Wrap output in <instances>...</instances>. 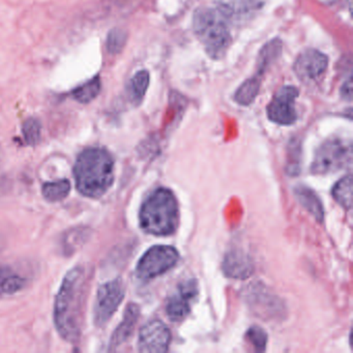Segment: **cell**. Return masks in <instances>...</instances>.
Instances as JSON below:
<instances>
[{"label":"cell","instance_id":"9c48e42d","mask_svg":"<svg viewBox=\"0 0 353 353\" xmlns=\"http://www.w3.org/2000/svg\"><path fill=\"white\" fill-rule=\"evenodd\" d=\"M170 341L171 332L168 326L161 320H150L140 330L138 350L148 353L166 352Z\"/></svg>","mask_w":353,"mask_h":353},{"label":"cell","instance_id":"ffe728a7","mask_svg":"<svg viewBox=\"0 0 353 353\" xmlns=\"http://www.w3.org/2000/svg\"><path fill=\"white\" fill-rule=\"evenodd\" d=\"M261 79L262 78L259 76L254 75L243 81L235 92V102L241 106H250L259 94L260 88H261Z\"/></svg>","mask_w":353,"mask_h":353},{"label":"cell","instance_id":"83f0119b","mask_svg":"<svg viewBox=\"0 0 353 353\" xmlns=\"http://www.w3.org/2000/svg\"><path fill=\"white\" fill-rule=\"evenodd\" d=\"M340 94L343 100L347 101V102H351V100H352V80H351V76H349L346 81L343 83L340 90Z\"/></svg>","mask_w":353,"mask_h":353},{"label":"cell","instance_id":"6da1fadb","mask_svg":"<svg viewBox=\"0 0 353 353\" xmlns=\"http://www.w3.org/2000/svg\"><path fill=\"white\" fill-rule=\"evenodd\" d=\"M85 288V268L75 266L65 274L55 299V327L59 336L69 343L78 342L81 336Z\"/></svg>","mask_w":353,"mask_h":353},{"label":"cell","instance_id":"9a60e30c","mask_svg":"<svg viewBox=\"0 0 353 353\" xmlns=\"http://www.w3.org/2000/svg\"><path fill=\"white\" fill-rule=\"evenodd\" d=\"M139 307L136 303H130L125 309V314H123V320L111 336L110 342H109V350H115L131 338L138 319H139Z\"/></svg>","mask_w":353,"mask_h":353},{"label":"cell","instance_id":"30bf717a","mask_svg":"<svg viewBox=\"0 0 353 353\" xmlns=\"http://www.w3.org/2000/svg\"><path fill=\"white\" fill-rule=\"evenodd\" d=\"M328 67V57L321 51L307 49L299 53L293 65V72L303 82L319 79Z\"/></svg>","mask_w":353,"mask_h":353},{"label":"cell","instance_id":"7c38bea8","mask_svg":"<svg viewBox=\"0 0 353 353\" xmlns=\"http://www.w3.org/2000/svg\"><path fill=\"white\" fill-rule=\"evenodd\" d=\"M247 291V301L251 305L252 310L260 317H279L281 313L280 299L272 294L263 285H252Z\"/></svg>","mask_w":353,"mask_h":353},{"label":"cell","instance_id":"4fadbf2b","mask_svg":"<svg viewBox=\"0 0 353 353\" xmlns=\"http://www.w3.org/2000/svg\"><path fill=\"white\" fill-rule=\"evenodd\" d=\"M265 0H221L216 9L227 21H243L261 11Z\"/></svg>","mask_w":353,"mask_h":353},{"label":"cell","instance_id":"cb8c5ba5","mask_svg":"<svg viewBox=\"0 0 353 353\" xmlns=\"http://www.w3.org/2000/svg\"><path fill=\"white\" fill-rule=\"evenodd\" d=\"M101 88H102V82L100 77L97 76L76 88L73 92L74 99L81 104H88L100 94Z\"/></svg>","mask_w":353,"mask_h":353},{"label":"cell","instance_id":"8992f818","mask_svg":"<svg viewBox=\"0 0 353 353\" xmlns=\"http://www.w3.org/2000/svg\"><path fill=\"white\" fill-rule=\"evenodd\" d=\"M179 258V254L175 248L170 245H154L138 262L136 276L139 280H152L174 268Z\"/></svg>","mask_w":353,"mask_h":353},{"label":"cell","instance_id":"484cf974","mask_svg":"<svg viewBox=\"0 0 353 353\" xmlns=\"http://www.w3.org/2000/svg\"><path fill=\"white\" fill-rule=\"evenodd\" d=\"M22 134L26 144L30 146L37 145L40 142L42 136V127L40 121L34 117L26 119L22 125Z\"/></svg>","mask_w":353,"mask_h":353},{"label":"cell","instance_id":"7a4b0ae2","mask_svg":"<svg viewBox=\"0 0 353 353\" xmlns=\"http://www.w3.org/2000/svg\"><path fill=\"white\" fill-rule=\"evenodd\" d=\"M74 176L76 188L84 197H102L114 181L113 157L105 148H86L76 160Z\"/></svg>","mask_w":353,"mask_h":353},{"label":"cell","instance_id":"e0dca14e","mask_svg":"<svg viewBox=\"0 0 353 353\" xmlns=\"http://www.w3.org/2000/svg\"><path fill=\"white\" fill-rule=\"evenodd\" d=\"M282 50L283 43L280 39H274V40L266 43L258 54L255 75L263 77L264 74L280 59Z\"/></svg>","mask_w":353,"mask_h":353},{"label":"cell","instance_id":"52a82bcc","mask_svg":"<svg viewBox=\"0 0 353 353\" xmlns=\"http://www.w3.org/2000/svg\"><path fill=\"white\" fill-rule=\"evenodd\" d=\"M125 297L121 279H114L101 285L97 291L94 305V322L98 327L104 326L114 315Z\"/></svg>","mask_w":353,"mask_h":353},{"label":"cell","instance_id":"7402d4cb","mask_svg":"<svg viewBox=\"0 0 353 353\" xmlns=\"http://www.w3.org/2000/svg\"><path fill=\"white\" fill-rule=\"evenodd\" d=\"M70 192L71 183L65 179L44 183L42 187L43 197L51 203L63 201L69 196Z\"/></svg>","mask_w":353,"mask_h":353},{"label":"cell","instance_id":"ac0fdd59","mask_svg":"<svg viewBox=\"0 0 353 353\" xmlns=\"http://www.w3.org/2000/svg\"><path fill=\"white\" fill-rule=\"evenodd\" d=\"M295 197L299 203L318 221L322 222L324 219V210L321 200L313 190L309 189L305 185H299L294 190Z\"/></svg>","mask_w":353,"mask_h":353},{"label":"cell","instance_id":"3957f363","mask_svg":"<svg viewBox=\"0 0 353 353\" xmlns=\"http://www.w3.org/2000/svg\"><path fill=\"white\" fill-rule=\"evenodd\" d=\"M140 226L148 234L167 236L179 227V204L170 190L159 188L142 204Z\"/></svg>","mask_w":353,"mask_h":353},{"label":"cell","instance_id":"8fae6325","mask_svg":"<svg viewBox=\"0 0 353 353\" xmlns=\"http://www.w3.org/2000/svg\"><path fill=\"white\" fill-rule=\"evenodd\" d=\"M198 294V286L195 280H187L181 283L176 293L169 299L166 313L169 319L174 322L183 321L191 311V303Z\"/></svg>","mask_w":353,"mask_h":353},{"label":"cell","instance_id":"277c9868","mask_svg":"<svg viewBox=\"0 0 353 353\" xmlns=\"http://www.w3.org/2000/svg\"><path fill=\"white\" fill-rule=\"evenodd\" d=\"M228 24L218 9L196 10L193 17L194 32L210 59H221L226 55L232 42Z\"/></svg>","mask_w":353,"mask_h":353},{"label":"cell","instance_id":"ba28073f","mask_svg":"<svg viewBox=\"0 0 353 353\" xmlns=\"http://www.w3.org/2000/svg\"><path fill=\"white\" fill-rule=\"evenodd\" d=\"M299 94V88L295 86H282L266 108L268 119L280 125H291L296 123L295 100Z\"/></svg>","mask_w":353,"mask_h":353},{"label":"cell","instance_id":"5bb4252c","mask_svg":"<svg viewBox=\"0 0 353 353\" xmlns=\"http://www.w3.org/2000/svg\"><path fill=\"white\" fill-rule=\"evenodd\" d=\"M223 272L229 278L243 280L253 274V261L245 252L241 250H232L225 256L223 261Z\"/></svg>","mask_w":353,"mask_h":353},{"label":"cell","instance_id":"2e32d148","mask_svg":"<svg viewBox=\"0 0 353 353\" xmlns=\"http://www.w3.org/2000/svg\"><path fill=\"white\" fill-rule=\"evenodd\" d=\"M92 233V229L84 226L75 227L65 231L59 243L61 253L65 256L74 255L90 241Z\"/></svg>","mask_w":353,"mask_h":353},{"label":"cell","instance_id":"4316f807","mask_svg":"<svg viewBox=\"0 0 353 353\" xmlns=\"http://www.w3.org/2000/svg\"><path fill=\"white\" fill-rule=\"evenodd\" d=\"M245 340L253 347L256 352H263L268 344V334L258 325L252 326L245 334Z\"/></svg>","mask_w":353,"mask_h":353},{"label":"cell","instance_id":"d4e9b609","mask_svg":"<svg viewBox=\"0 0 353 353\" xmlns=\"http://www.w3.org/2000/svg\"><path fill=\"white\" fill-rule=\"evenodd\" d=\"M128 41V32L123 28H115L109 32L106 40V48L111 55L121 53Z\"/></svg>","mask_w":353,"mask_h":353},{"label":"cell","instance_id":"5b68a950","mask_svg":"<svg viewBox=\"0 0 353 353\" xmlns=\"http://www.w3.org/2000/svg\"><path fill=\"white\" fill-rule=\"evenodd\" d=\"M351 163V142L341 138H332L323 142L316 150L311 172L318 175L330 174L350 167Z\"/></svg>","mask_w":353,"mask_h":353},{"label":"cell","instance_id":"d6986e66","mask_svg":"<svg viewBox=\"0 0 353 353\" xmlns=\"http://www.w3.org/2000/svg\"><path fill=\"white\" fill-rule=\"evenodd\" d=\"M26 285V278L7 266H0V297L15 294Z\"/></svg>","mask_w":353,"mask_h":353},{"label":"cell","instance_id":"603a6c76","mask_svg":"<svg viewBox=\"0 0 353 353\" xmlns=\"http://www.w3.org/2000/svg\"><path fill=\"white\" fill-rule=\"evenodd\" d=\"M332 197L345 210L352 208V176L351 174L341 179L332 189Z\"/></svg>","mask_w":353,"mask_h":353},{"label":"cell","instance_id":"44dd1931","mask_svg":"<svg viewBox=\"0 0 353 353\" xmlns=\"http://www.w3.org/2000/svg\"><path fill=\"white\" fill-rule=\"evenodd\" d=\"M150 73L145 70L137 72L130 80L128 94H129L130 100L135 106H138L143 101L150 86Z\"/></svg>","mask_w":353,"mask_h":353}]
</instances>
